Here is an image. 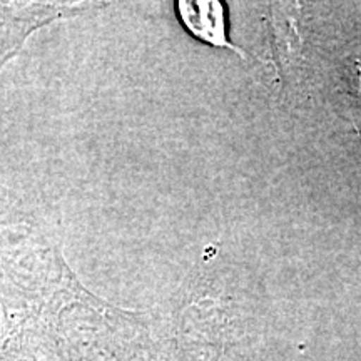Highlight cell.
Wrapping results in <instances>:
<instances>
[{
    "label": "cell",
    "mask_w": 361,
    "mask_h": 361,
    "mask_svg": "<svg viewBox=\"0 0 361 361\" xmlns=\"http://www.w3.org/2000/svg\"><path fill=\"white\" fill-rule=\"evenodd\" d=\"M178 12L184 25L204 42L214 47L231 49L241 54L239 49L228 40L226 35L224 6L219 2H178Z\"/></svg>",
    "instance_id": "6da1fadb"
}]
</instances>
